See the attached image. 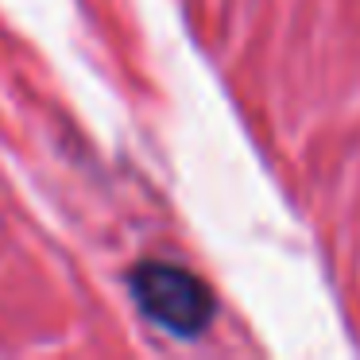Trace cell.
Masks as SVG:
<instances>
[{
	"label": "cell",
	"mask_w": 360,
	"mask_h": 360,
	"mask_svg": "<svg viewBox=\"0 0 360 360\" xmlns=\"http://www.w3.org/2000/svg\"><path fill=\"white\" fill-rule=\"evenodd\" d=\"M132 295L155 326L179 337H198L213 318V298L205 283L179 264H140L132 271Z\"/></svg>",
	"instance_id": "6da1fadb"
}]
</instances>
